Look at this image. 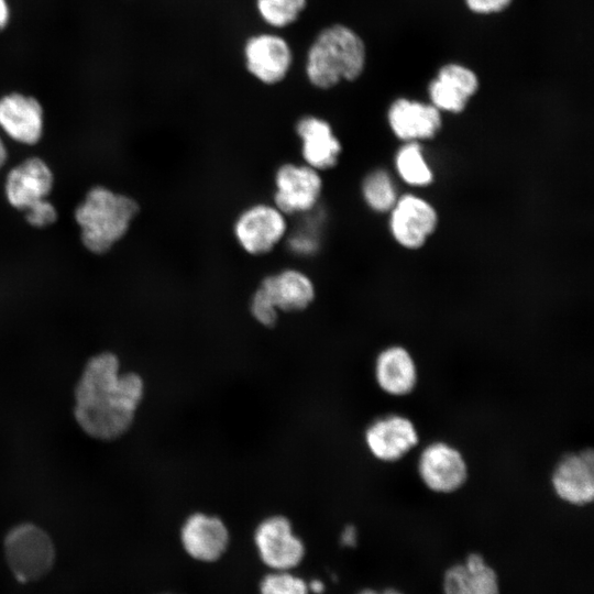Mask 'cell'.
<instances>
[{
    "label": "cell",
    "mask_w": 594,
    "mask_h": 594,
    "mask_svg": "<svg viewBox=\"0 0 594 594\" xmlns=\"http://www.w3.org/2000/svg\"><path fill=\"white\" fill-rule=\"evenodd\" d=\"M144 384L135 373H119L112 353L90 359L75 388V418L90 437L112 440L132 425Z\"/></svg>",
    "instance_id": "obj_1"
},
{
    "label": "cell",
    "mask_w": 594,
    "mask_h": 594,
    "mask_svg": "<svg viewBox=\"0 0 594 594\" xmlns=\"http://www.w3.org/2000/svg\"><path fill=\"white\" fill-rule=\"evenodd\" d=\"M139 211L129 196L106 187L91 188L75 210L80 238L91 253L105 254L128 232Z\"/></svg>",
    "instance_id": "obj_2"
},
{
    "label": "cell",
    "mask_w": 594,
    "mask_h": 594,
    "mask_svg": "<svg viewBox=\"0 0 594 594\" xmlns=\"http://www.w3.org/2000/svg\"><path fill=\"white\" fill-rule=\"evenodd\" d=\"M366 50L350 28L336 24L320 32L307 57L306 74L318 88H331L342 79L354 80L364 70Z\"/></svg>",
    "instance_id": "obj_3"
},
{
    "label": "cell",
    "mask_w": 594,
    "mask_h": 594,
    "mask_svg": "<svg viewBox=\"0 0 594 594\" xmlns=\"http://www.w3.org/2000/svg\"><path fill=\"white\" fill-rule=\"evenodd\" d=\"M7 561L21 582L45 574L54 561V547L41 528L23 524L12 528L4 539Z\"/></svg>",
    "instance_id": "obj_4"
},
{
    "label": "cell",
    "mask_w": 594,
    "mask_h": 594,
    "mask_svg": "<svg viewBox=\"0 0 594 594\" xmlns=\"http://www.w3.org/2000/svg\"><path fill=\"white\" fill-rule=\"evenodd\" d=\"M417 473L430 492L452 494L461 490L469 477V465L463 453L447 441L425 446L417 460Z\"/></svg>",
    "instance_id": "obj_5"
},
{
    "label": "cell",
    "mask_w": 594,
    "mask_h": 594,
    "mask_svg": "<svg viewBox=\"0 0 594 594\" xmlns=\"http://www.w3.org/2000/svg\"><path fill=\"white\" fill-rule=\"evenodd\" d=\"M369 452L383 463L404 459L419 443L414 421L402 414L391 413L375 418L364 431Z\"/></svg>",
    "instance_id": "obj_6"
},
{
    "label": "cell",
    "mask_w": 594,
    "mask_h": 594,
    "mask_svg": "<svg viewBox=\"0 0 594 594\" xmlns=\"http://www.w3.org/2000/svg\"><path fill=\"white\" fill-rule=\"evenodd\" d=\"M254 543L264 564L275 571L296 568L305 557V544L288 518L274 515L263 519L254 531Z\"/></svg>",
    "instance_id": "obj_7"
},
{
    "label": "cell",
    "mask_w": 594,
    "mask_h": 594,
    "mask_svg": "<svg viewBox=\"0 0 594 594\" xmlns=\"http://www.w3.org/2000/svg\"><path fill=\"white\" fill-rule=\"evenodd\" d=\"M285 213L276 206L257 204L245 209L234 223L240 246L250 254L270 252L286 234Z\"/></svg>",
    "instance_id": "obj_8"
},
{
    "label": "cell",
    "mask_w": 594,
    "mask_h": 594,
    "mask_svg": "<svg viewBox=\"0 0 594 594\" xmlns=\"http://www.w3.org/2000/svg\"><path fill=\"white\" fill-rule=\"evenodd\" d=\"M551 488L556 496L575 507H584L594 498V454L591 449L571 452L554 465Z\"/></svg>",
    "instance_id": "obj_9"
},
{
    "label": "cell",
    "mask_w": 594,
    "mask_h": 594,
    "mask_svg": "<svg viewBox=\"0 0 594 594\" xmlns=\"http://www.w3.org/2000/svg\"><path fill=\"white\" fill-rule=\"evenodd\" d=\"M322 182L319 170L307 164H284L275 175V206L284 213H306L314 210Z\"/></svg>",
    "instance_id": "obj_10"
},
{
    "label": "cell",
    "mask_w": 594,
    "mask_h": 594,
    "mask_svg": "<svg viewBox=\"0 0 594 594\" xmlns=\"http://www.w3.org/2000/svg\"><path fill=\"white\" fill-rule=\"evenodd\" d=\"M183 548L193 559L201 562L219 560L228 549L230 535L226 524L217 516L194 513L180 528Z\"/></svg>",
    "instance_id": "obj_11"
},
{
    "label": "cell",
    "mask_w": 594,
    "mask_h": 594,
    "mask_svg": "<svg viewBox=\"0 0 594 594\" xmlns=\"http://www.w3.org/2000/svg\"><path fill=\"white\" fill-rule=\"evenodd\" d=\"M53 184L54 175L50 166L38 157H30L8 173L6 197L12 207L24 211L47 199Z\"/></svg>",
    "instance_id": "obj_12"
},
{
    "label": "cell",
    "mask_w": 594,
    "mask_h": 594,
    "mask_svg": "<svg viewBox=\"0 0 594 594\" xmlns=\"http://www.w3.org/2000/svg\"><path fill=\"white\" fill-rule=\"evenodd\" d=\"M373 372L376 385L388 396H408L418 384L416 360L408 349L399 344L388 345L377 353Z\"/></svg>",
    "instance_id": "obj_13"
},
{
    "label": "cell",
    "mask_w": 594,
    "mask_h": 594,
    "mask_svg": "<svg viewBox=\"0 0 594 594\" xmlns=\"http://www.w3.org/2000/svg\"><path fill=\"white\" fill-rule=\"evenodd\" d=\"M44 114L33 97L18 92L0 99V128L14 141L33 145L43 134Z\"/></svg>",
    "instance_id": "obj_14"
},
{
    "label": "cell",
    "mask_w": 594,
    "mask_h": 594,
    "mask_svg": "<svg viewBox=\"0 0 594 594\" xmlns=\"http://www.w3.org/2000/svg\"><path fill=\"white\" fill-rule=\"evenodd\" d=\"M248 70L264 84L280 81L292 64V52L287 42L272 34L251 37L245 45Z\"/></svg>",
    "instance_id": "obj_15"
},
{
    "label": "cell",
    "mask_w": 594,
    "mask_h": 594,
    "mask_svg": "<svg viewBox=\"0 0 594 594\" xmlns=\"http://www.w3.org/2000/svg\"><path fill=\"white\" fill-rule=\"evenodd\" d=\"M436 224L435 209L418 197L404 196L393 207L391 229L398 243L406 248L421 246Z\"/></svg>",
    "instance_id": "obj_16"
},
{
    "label": "cell",
    "mask_w": 594,
    "mask_h": 594,
    "mask_svg": "<svg viewBox=\"0 0 594 594\" xmlns=\"http://www.w3.org/2000/svg\"><path fill=\"white\" fill-rule=\"evenodd\" d=\"M477 88L479 79L472 69L451 63L439 69L428 91L437 109L461 112Z\"/></svg>",
    "instance_id": "obj_17"
},
{
    "label": "cell",
    "mask_w": 594,
    "mask_h": 594,
    "mask_svg": "<svg viewBox=\"0 0 594 594\" xmlns=\"http://www.w3.org/2000/svg\"><path fill=\"white\" fill-rule=\"evenodd\" d=\"M388 121L394 133L407 141L431 138L441 125L440 110L433 105L405 98L391 106Z\"/></svg>",
    "instance_id": "obj_18"
},
{
    "label": "cell",
    "mask_w": 594,
    "mask_h": 594,
    "mask_svg": "<svg viewBox=\"0 0 594 594\" xmlns=\"http://www.w3.org/2000/svg\"><path fill=\"white\" fill-rule=\"evenodd\" d=\"M296 130L305 164L321 170L337 163L341 146L327 121L317 117H305L297 123Z\"/></svg>",
    "instance_id": "obj_19"
},
{
    "label": "cell",
    "mask_w": 594,
    "mask_h": 594,
    "mask_svg": "<svg viewBox=\"0 0 594 594\" xmlns=\"http://www.w3.org/2000/svg\"><path fill=\"white\" fill-rule=\"evenodd\" d=\"M279 311H298L307 308L315 297L311 279L301 271L289 268L263 279L260 285Z\"/></svg>",
    "instance_id": "obj_20"
},
{
    "label": "cell",
    "mask_w": 594,
    "mask_h": 594,
    "mask_svg": "<svg viewBox=\"0 0 594 594\" xmlns=\"http://www.w3.org/2000/svg\"><path fill=\"white\" fill-rule=\"evenodd\" d=\"M396 167L403 179L410 185L424 186L432 179L431 170L417 143H408L399 150L396 156Z\"/></svg>",
    "instance_id": "obj_21"
},
{
    "label": "cell",
    "mask_w": 594,
    "mask_h": 594,
    "mask_svg": "<svg viewBox=\"0 0 594 594\" xmlns=\"http://www.w3.org/2000/svg\"><path fill=\"white\" fill-rule=\"evenodd\" d=\"M463 564L468 571V594H501L498 576L482 554H468Z\"/></svg>",
    "instance_id": "obj_22"
},
{
    "label": "cell",
    "mask_w": 594,
    "mask_h": 594,
    "mask_svg": "<svg viewBox=\"0 0 594 594\" xmlns=\"http://www.w3.org/2000/svg\"><path fill=\"white\" fill-rule=\"evenodd\" d=\"M363 196L366 204L376 211H387L396 202V193L389 175L375 170L363 183Z\"/></svg>",
    "instance_id": "obj_23"
},
{
    "label": "cell",
    "mask_w": 594,
    "mask_h": 594,
    "mask_svg": "<svg viewBox=\"0 0 594 594\" xmlns=\"http://www.w3.org/2000/svg\"><path fill=\"white\" fill-rule=\"evenodd\" d=\"M305 6L306 0H257V9L262 18L277 28L293 23Z\"/></svg>",
    "instance_id": "obj_24"
},
{
    "label": "cell",
    "mask_w": 594,
    "mask_h": 594,
    "mask_svg": "<svg viewBox=\"0 0 594 594\" xmlns=\"http://www.w3.org/2000/svg\"><path fill=\"white\" fill-rule=\"evenodd\" d=\"M307 583L288 571H275L260 582V594H308Z\"/></svg>",
    "instance_id": "obj_25"
},
{
    "label": "cell",
    "mask_w": 594,
    "mask_h": 594,
    "mask_svg": "<svg viewBox=\"0 0 594 594\" xmlns=\"http://www.w3.org/2000/svg\"><path fill=\"white\" fill-rule=\"evenodd\" d=\"M279 310L268 294L260 286L251 300V314L263 326H273Z\"/></svg>",
    "instance_id": "obj_26"
},
{
    "label": "cell",
    "mask_w": 594,
    "mask_h": 594,
    "mask_svg": "<svg viewBox=\"0 0 594 594\" xmlns=\"http://www.w3.org/2000/svg\"><path fill=\"white\" fill-rule=\"evenodd\" d=\"M319 245V239L314 223L298 229L289 239V248L298 255H310Z\"/></svg>",
    "instance_id": "obj_27"
},
{
    "label": "cell",
    "mask_w": 594,
    "mask_h": 594,
    "mask_svg": "<svg viewBox=\"0 0 594 594\" xmlns=\"http://www.w3.org/2000/svg\"><path fill=\"white\" fill-rule=\"evenodd\" d=\"M24 213L26 222L35 228L48 227L57 219V211L47 199L29 207Z\"/></svg>",
    "instance_id": "obj_28"
},
{
    "label": "cell",
    "mask_w": 594,
    "mask_h": 594,
    "mask_svg": "<svg viewBox=\"0 0 594 594\" xmlns=\"http://www.w3.org/2000/svg\"><path fill=\"white\" fill-rule=\"evenodd\" d=\"M443 594H468V571L463 563L453 564L446 570Z\"/></svg>",
    "instance_id": "obj_29"
},
{
    "label": "cell",
    "mask_w": 594,
    "mask_h": 594,
    "mask_svg": "<svg viewBox=\"0 0 594 594\" xmlns=\"http://www.w3.org/2000/svg\"><path fill=\"white\" fill-rule=\"evenodd\" d=\"M513 0H465L468 8L477 14H492L505 10Z\"/></svg>",
    "instance_id": "obj_30"
},
{
    "label": "cell",
    "mask_w": 594,
    "mask_h": 594,
    "mask_svg": "<svg viewBox=\"0 0 594 594\" xmlns=\"http://www.w3.org/2000/svg\"><path fill=\"white\" fill-rule=\"evenodd\" d=\"M358 541L356 528L352 525L346 526L340 536V543L345 547H354Z\"/></svg>",
    "instance_id": "obj_31"
},
{
    "label": "cell",
    "mask_w": 594,
    "mask_h": 594,
    "mask_svg": "<svg viewBox=\"0 0 594 594\" xmlns=\"http://www.w3.org/2000/svg\"><path fill=\"white\" fill-rule=\"evenodd\" d=\"M10 18V10L7 0H0V30L6 28Z\"/></svg>",
    "instance_id": "obj_32"
},
{
    "label": "cell",
    "mask_w": 594,
    "mask_h": 594,
    "mask_svg": "<svg viewBox=\"0 0 594 594\" xmlns=\"http://www.w3.org/2000/svg\"><path fill=\"white\" fill-rule=\"evenodd\" d=\"M356 594H404L403 592L396 590V588H386L383 591H376L372 588H363Z\"/></svg>",
    "instance_id": "obj_33"
},
{
    "label": "cell",
    "mask_w": 594,
    "mask_h": 594,
    "mask_svg": "<svg viewBox=\"0 0 594 594\" xmlns=\"http://www.w3.org/2000/svg\"><path fill=\"white\" fill-rule=\"evenodd\" d=\"M308 585V590L315 594H321L324 591V584L319 580H312Z\"/></svg>",
    "instance_id": "obj_34"
},
{
    "label": "cell",
    "mask_w": 594,
    "mask_h": 594,
    "mask_svg": "<svg viewBox=\"0 0 594 594\" xmlns=\"http://www.w3.org/2000/svg\"><path fill=\"white\" fill-rule=\"evenodd\" d=\"M6 160H7V150H6V146H4L3 142H2V140L0 139V168L6 163Z\"/></svg>",
    "instance_id": "obj_35"
}]
</instances>
